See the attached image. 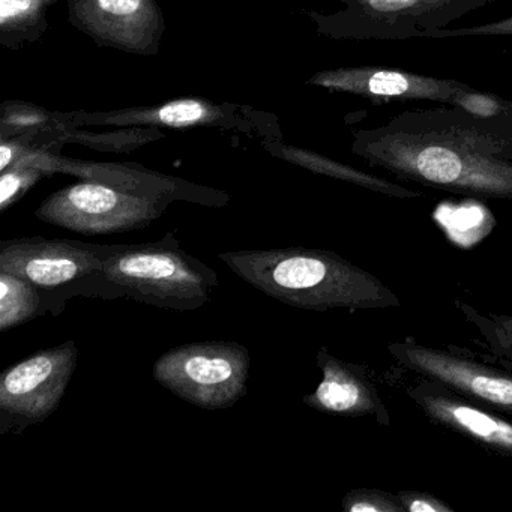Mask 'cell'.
Wrapping results in <instances>:
<instances>
[{"label": "cell", "mask_w": 512, "mask_h": 512, "mask_svg": "<svg viewBox=\"0 0 512 512\" xmlns=\"http://www.w3.org/2000/svg\"><path fill=\"white\" fill-rule=\"evenodd\" d=\"M353 154L400 181L479 200H512V122L458 107L407 110L353 133Z\"/></svg>", "instance_id": "cell-1"}, {"label": "cell", "mask_w": 512, "mask_h": 512, "mask_svg": "<svg viewBox=\"0 0 512 512\" xmlns=\"http://www.w3.org/2000/svg\"><path fill=\"white\" fill-rule=\"evenodd\" d=\"M218 259L254 289L308 311L388 310L401 301L385 283L334 251L286 247L236 250Z\"/></svg>", "instance_id": "cell-2"}, {"label": "cell", "mask_w": 512, "mask_h": 512, "mask_svg": "<svg viewBox=\"0 0 512 512\" xmlns=\"http://www.w3.org/2000/svg\"><path fill=\"white\" fill-rule=\"evenodd\" d=\"M103 275L121 298L173 311L205 307L220 283L217 272L190 256L173 232L160 241L113 245Z\"/></svg>", "instance_id": "cell-3"}, {"label": "cell", "mask_w": 512, "mask_h": 512, "mask_svg": "<svg viewBox=\"0 0 512 512\" xmlns=\"http://www.w3.org/2000/svg\"><path fill=\"white\" fill-rule=\"evenodd\" d=\"M113 245L88 244L44 236L0 242V271L31 281L52 292L56 314L74 296L121 298L104 278L103 269Z\"/></svg>", "instance_id": "cell-4"}, {"label": "cell", "mask_w": 512, "mask_h": 512, "mask_svg": "<svg viewBox=\"0 0 512 512\" xmlns=\"http://www.w3.org/2000/svg\"><path fill=\"white\" fill-rule=\"evenodd\" d=\"M250 350L236 341L173 347L152 367L154 379L176 397L205 410H226L247 395Z\"/></svg>", "instance_id": "cell-5"}, {"label": "cell", "mask_w": 512, "mask_h": 512, "mask_svg": "<svg viewBox=\"0 0 512 512\" xmlns=\"http://www.w3.org/2000/svg\"><path fill=\"white\" fill-rule=\"evenodd\" d=\"M344 10L314 20L335 40L397 41L448 29L472 11L499 0H341Z\"/></svg>", "instance_id": "cell-6"}, {"label": "cell", "mask_w": 512, "mask_h": 512, "mask_svg": "<svg viewBox=\"0 0 512 512\" xmlns=\"http://www.w3.org/2000/svg\"><path fill=\"white\" fill-rule=\"evenodd\" d=\"M169 203L137 196L101 182L70 185L47 197L35 217L88 236L118 235L151 226Z\"/></svg>", "instance_id": "cell-7"}, {"label": "cell", "mask_w": 512, "mask_h": 512, "mask_svg": "<svg viewBox=\"0 0 512 512\" xmlns=\"http://www.w3.org/2000/svg\"><path fill=\"white\" fill-rule=\"evenodd\" d=\"M79 349L70 340L5 368L0 376V434H20L61 406L76 373Z\"/></svg>", "instance_id": "cell-8"}, {"label": "cell", "mask_w": 512, "mask_h": 512, "mask_svg": "<svg viewBox=\"0 0 512 512\" xmlns=\"http://www.w3.org/2000/svg\"><path fill=\"white\" fill-rule=\"evenodd\" d=\"M388 350L401 367L436 380L479 406L512 416V373L475 361L457 347L436 349L406 340L389 344Z\"/></svg>", "instance_id": "cell-9"}, {"label": "cell", "mask_w": 512, "mask_h": 512, "mask_svg": "<svg viewBox=\"0 0 512 512\" xmlns=\"http://www.w3.org/2000/svg\"><path fill=\"white\" fill-rule=\"evenodd\" d=\"M406 394L431 424L476 443L490 454L512 458V422L494 410L479 406L448 386L425 377L407 388Z\"/></svg>", "instance_id": "cell-10"}, {"label": "cell", "mask_w": 512, "mask_h": 512, "mask_svg": "<svg viewBox=\"0 0 512 512\" xmlns=\"http://www.w3.org/2000/svg\"><path fill=\"white\" fill-rule=\"evenodd\" d=\"M313 85L329 91L346 92L368 98L373 103L383 101H436L451 106L452 98L467 88V83L452 79L410 73L397 68L353 67L323 71L311 80Z\"/></svg>", "instance_id": "cell-11"}, {"label": "cell", "mask_w": 512, "mask_h": 512, "mask_svg": "<svg viewBox=\"0 0 512 512\" xmlns=\"http://www.w3.org/2000/svg\"><path fill=\"white\" fill-rule=\"evenodd\" d=\"M316 359L322 380L302 398L305 406L346 418H373L382 427L391 425V415L367 368L337 358L326 347H320Z\"/></svg>", "instance_id": "cell-12"}, {"label": "cell", "mask_w": 512, "mask_h": 512, "mask_svg": "<svg viewBox=\"0 0 512 512\" xmlns=\"http://www.w3.org/2000/svg\"><path fill=\"white\" fill-rule=\"evenodd\" d=\"M71 14L89 34L128 52H146L161 31L154 0H71Z\"/></svg>", "instance_id": "cell-13"}, {"label": "cell", "mask_w": 512, "mask_h": 512, "mask_svg": "<svg viewBox=\"0 0 512 512\" xmlns=\"http://www.w3.org/2000/svg\"><path fill=\"white\" fill-rule=\"evenodd\" d=\"M49 313L56 314L50 290L0 271V331L8 332Z\"/></svg>", "instance_id": "cell-14"}, {"label": "cell", "mask_w": 512, "mask_h": 512, "mask_svg": "<svg viewBox=\"0 0 512 512\" xmlns=\"http://www.w3.org/2000/svg\"><path fill=\"white\" fill-rule=\"evenodd\" d=\"M290 160L295 161L299 166L320 173V175L350 182V184L358 185V187L365 188V190L385 194V196L394 197V199L413 200L422 197V194L418 191L409 190L403 185L377 178V176L370 175V173L361 172V170L353 169V167L346 166V164L337 163V161L328 160V158L310 154V152L296 151L295 154L290 155Z\"/></svg>", "instance_id": "cell-15"}, {"label": "cell", "mask_w": 512, "mask_h": 512, "mask_svg": "<svg viewBox=\"0 0 512 512\" xmlns=\"http://www.w3.org/2000/svg\"><path fill=\"white\" fill-rule=\"evenodd\" d=\"M455 307L463 314L466 322L479 332L488 350L500 362L512 368V316L482 313L463 301H455Z\"/></svg>", "instance_id": "cell-16"}, {"label": "cell", "mask_w": 512, "mask_h": 512, "mask_svg": "<svg viewBox=\"0 0 512 512\" xmlns=\"http://www.w3.org/2000/svg\"><path fill=\"white\" fill-rule=\"evenodd\" d=\"M220 118V112L199 100H178L164 104L152 112H146L139 121L163 124L167 127L184 128L208 124Z\"/></svg>", "instance_id": "cell-17"}, {"label": "cell", "mask_w": 512, "mask_h": 512, "mask_svg": "<svg viewBox=\"0 0 512 512\" xmlns=\"http://www.w3.org/2000/svg\"><path fill=\"white\" fill-rule=\"evenodd\" d=\"M52 0H0V26L4 38L22 37L37 28Z\"/></svg>", "instance_id": "cell-18"}, {"label": "cell", "mask_w": 512, "mask_h": 512, "mask_svg": "<svg viewBox=\"0 0 512 512\" xmlns=\"http://www.w3.org/2000/svg\"><path fill=\"white\" fill-rule=\"evenodd\" d=\"M451 106L458 107L470 115L496 121L512 122V101L505 100L491 92H482L473 86L461 89L454 98Z\"/></svg>", "instance_id": "cell-19"}, {"label": "cell", "mask_w": 512, "mask_h": 512, "mask_svg": "<svg viewBox=\"0 0 512 512\" xmlns=\"http://www.w3.org/2000/svg\"><path fill=\"white\" fill-rule=\"evenodd\" d=\"M46 175L43 169L32 164L20 163L4 170L0 178V212H7L16 205Z\"/></svg>", "instance_id": "cell-20"}, {"label": "cell", "mask_w": 512, "mask_h": 512, "mask_svg": "<svg viewBox=\"0 0 512 512\" xmlns=\"http://www.w3.org/2000/svg\"><path fill=\"white\" fill-rule=\"evenodd\" d=\"M346 512H404L397 494L380 488H353L343 497Z\"/></svg>", "instance_id": "cell-21"}, {"label": "cell", "mask_w": 512, "mask_h": 512, "mask_svg": "<svg viewBox=\"0 0 512 512\" xmlns=\"http://www.w3.org/2000/svg\"><path fill=\"white\" fill-rule=\"evenodd\" d=\"M482 37H512V14L497 22L487 25L467 26V28L439 29L427 32L422 38H482Z\"/></svg>", "instance_id": "cell-22"}, {"label": "cell", "mask_w": 512, "mask_h": 512, "mask_svg": "<svg viewBox=\"0 0 512 512\" xmlns=\"http://www.w3.org/2000/svg\"><path fill=\"white\" fill-rule=\"evenodd\" d=\"M397 494L398 502L403 506L404 512H452L454 508L445 500L425 493V491L400 490Z\"/></svg>", "instance_id": "cell-23"}, {"label": "cell", "mask_w": 512, "mask_h": 512, "mask_svg": "<svg viewBox=\"0 0 512 512\" xmlns=\"http://www.w3.org/2000/svg\"><path fill=\"white\" fill-rule=\"evenodd\" d=\"M38 122L37 116L28 115V113H22V115L11 116V125H16V127H28V125H35Z\"/></svg>", "instance_id": "cell-24"}]
</instances>
